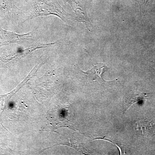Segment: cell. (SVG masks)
<instances>
[{
  "mask_svg": "<svg viewBox=\"0 0 155 155\" xmlns=\"http://www.w3.org/2000/svg\"><path fill=\"white\" fill-rule=\"evenodd\" d=\"M54 15L67 22L69 19V14L65 12L57 0L49 2L45 0H36L34 8L30 16L24 22L42 16Z\"/></svg>",
  "mask_w": 155,
  "mask_h": 155,
  "instance_id": "1",
  "label": "cell"
},
{
  "mask_svg": "<svg viewBox=\"0 0 155 155\" xmlns=\"http://www.w3.org/2000/svg\"><path fill=\"white\" fill-rule=\"evenodd\" d=\"M35 31L28 33L18 34L11 31H6L0 28V47L14 43L22 42L30 40L33 38Z\"/></svg>",
  "mask_w": 155,
  "mask_h": 155,
  "instance_id": "2",
  "label": "cell"
},
{
  "mask_svg": "<svg viewBox=\"0 0 155 155\" xmlns=\"http://www.w3.org/2000/svg\"><path fill=\"white\" fill-rule=\"evenodd\" d=\"M93 67L91 70L87 72L82 71V72L91 80L97 81L100 83L104 84L108 82H114V81H107L103 78V74L109 69L105 65L100 63L97 64L96 66L93 65Z\"/></svg>",
  "mask_w": 155,
  "mask_h": 155,
  "instance_id": "3",
  "label": "cell"
},
{
  "mask_svg": "<svg viewBox=\"0 0 155 155\" xmlns=\"http://www.w3.org/2000/svg\"><path fill=\"white\" fill-rule=\"evenodd\" d=\"M148 94L139 90L131 91L126 95L124 102V111L126 112L134 104L146 99Z\"/></svg>",
  "mask_w": 155,
  "mask_h": 155,
  "instance_id": "4",
  "label": "cell"
},
{
  "mask_svg": "<svg viewBox=\"0 0 155 155\" xmlns=\"http://www.w3.org/2000/svg\"><path fill=\"white\" fill-rule=\"evenodd\" d=\"M65 3H67L72 7L78 16V21L85 22L87 19L85 11V6L82 2V0H63Z\"/></svg>",
  "mask_w": 155,
  "mask_h": 155,
  "instance_id": "5",
  "label": "cell"
},
{
  "mask_svg": "<svg viewBox=\"0 0 155 155\" xmlns=\"http://www.w3.org/2000/svg\"><path fill=\"white\" fill-rule=\"evenodd\" d=\"M0 10L5 12L18 13L19 9L15 7L11 0H0Z\"/></svg>",
  "mask_w": 155,
  "mask_h": 155,
  "instance_id": "6",
  "label": "cell"
}]
</instances>
